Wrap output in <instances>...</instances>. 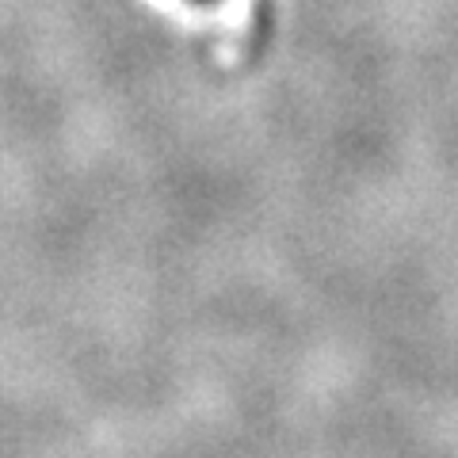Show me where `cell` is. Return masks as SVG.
<instances>
[{
	"mask_svg": "<svg viewBox=\"0 0 458 458\" xmlns=\"http://www.w3.org/2000/svg\"><path fill=\"white\" fill-rule=\"evenodd\" d=\"M191 4H218V0H191Z\"/></svg>",
	"mask_w": 458,
	"mask_h": 458,
	"instance_id": "cell-1",
	"label": "cell"
}]
</instances>
